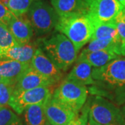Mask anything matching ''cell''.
Returning <instances> with one entry per match:
<instances>
[{"label":"cell","instance_id":"3957f363","mask_svg":"<svg viewBox=\"0 0 125 125\" xmlns=\"http://www.w3.org/2000/svg\"><path fill=\"white\" fill-rule=\"evenodd\" d=\"M55 29L66 36L79 51L91 40L94 25L88 14L74 15L59 18Z\"/></svg>","mask_w":125,"mask_h":125},{"label":"cell","instance_id":"ba28073f","mask_svg":"<svg viewBox=\"0 0 125 125\" xmlns=\"http://www.w3.org/2000/svg\"><path fill=\"white\" fill-rule=\"evenodd\" d=\"M87 3L94 24L113 22L125 8L117 0H90Z\"/></svg>","mask_w":125,"mask_h":125},{"label":"cell","instance_id":"836d02e7","mask_svg":"<svg viewBox=\"0 0 125 125\" xmlns=\"http://www.w3.org/2000/svg\"><path fill=\"white\" fill-rule=\"evenodd\" d=\"M85 1H86V2H88V1H89L90 0H85Z\"/></svg>","mask_w":125,"mask_h":125},{"label":"cell","instance_id":"f1b7e54d","mask_svg":"<svg viewBox=\"0 0 125 125\" xmlns=\"http://www.w3.org/2000/svg\"><path fill=\"white\" fill-rule=\"evenodd\" d=\"M88 125H99L97 123H95L93 120H92L91 119L89 118V122H88Z\"/></svg>","mask_w":125,"mask_h":125},{"label":"cell","instance_id":"4316f807","mask_svg":"<svg viewBox=\"0 0 125 125\" xmlns=\"http://www.w3.org/2000/svg\"><path fill=\"white\" fill-rule=\"evenodd\" d=\"M13 13L6 6L0 3V24L8 27L10 21L13 17Z\"/></svg>","mask_w":125,"mask_h":125},{"label":"cell","instance_id":"484cf974","mask_svg":"<svg viewBox=\"0 0 125 125\" xmlns=\"http://www.w3.org/2000/svg\"><path fill=\"white\" fill-rule=\"evenodd\" d=\"M90 102L87 103L76 115L69 125H88Z\"/></svg>","mask_w":125,"mask_h":125},{"label":"cell","instance_id":"d4e9b609","mask_svg":"<svg viewBox=\"0 0 125 125\" xmlns=\"http://www.w3.org/2000/svg\"><path fill=\"white\" fill-rule=\"evenodd\" d=\"M14 85L10 83H0V107L9 106L10 99L13 94Z\"/></svg>","mask_w":125,"mask_h":125},{"label":"cell","instance_id":"d6a6232c","mask_svg":"<svg viewBox=\"0 0 125 125\" xmlns=\"http://www.w3.org/2000/svg\"><path fill=\"white\" fill-rule=\"evenodd\" d=\"M122 13H123V15H124V18L125 19V7L123 9V10H122Z\"/></svg>","mask_w":125,"mask_h":125},{"label":"cell","instance_id":"4fadbf2b","mask_svg":"<svg viewBox=\"0 0 125 125\" xmlns=\"http://www.w3.org/2000/svg\"><path fill=\"white\" fill-rule=\"evenodd\" d=\"M51 4L60 18L88 14L89 6L85 0H51Z\"/></svg>","mask_w":125,"mask_h":125},{"label":"cell","instance_id":"1f68e13d","mask_svg":"<svg viewBox=\"0 0 125 125\" xmlns=\"http://www.w3.org/2000/svg\"><path fill=\"white\" fill-rule=\"evenodd\" d=\"M2 52H1V50L0 49V60H1L2 59Z\"/></svg>","mask_w":125,"mask_h":125},{"label":"cell","instance_id":"d6986e66","mask_svg":"<svg viewBox=\"0 0 125 125\" xmlns=\"http://www.w3.org/2000/svg\"><path fill=\"white\" fill-rule=\"evenodd\" d=\"M86 52H97L106 50L117 55V43L116 38H106L90 40L88 45L83 49Z\"/></svg>","mask_w":125,"mask_h":125},{"label":"cell","instance_id":"6da1fadb","mask_svg":"<svg viewBox=\"0 0 125 125\" xmlns=\"http://www.w3.org/2000/svg\"><path fill=\"white\" fill-rule=\"evenodd\" d=\"M92 76V93L111 99L118 105L125 102V58L119 57L103 67L93 68Z\"/></svg>","mask_w":125,"mask_h":125},{"label":"cell","instance_id":"cb8c5ba5","mask_svg":"<svg viewBox=\"0 0 125 125\" xmlns=\"http://www.w3.org/2000/svg\"><path fill=\"white\" fill-rule=\"evenodd\" d=\"M0 125H23L22 119L7 107L0 108Z\"/></svg>","mask_w":125,"mask_h":125},{"label":"cell","instance_id":"ffe728a7","mask_svg":"<svg viewBox=\"0 0 125 125\" xmlns=\"http://www.w3.org/2000/svg\"><path fill=\"white\" fill-rule=\"evenodd\" d=\"M114 22L117 29V55L125 56V19L122 11L117 15Z\"/></svg>","mask_w":125,"mask_h":125},{"label":"cell","instance_id":"e575fe53","mask_svg":"<svg viewBox=\"0 0 125 125\" xmlns=\"http://www.w3.org/2000/svg\"><path fill=\"white\" fill-rule=\"evenodd\" d=\"M0 108H1V107H0Z\"/></svg>","mask_w":125,"mask_h":125},{"label":"cell","instance_id":"e0dca14e","mask_svg":"<svg viewBox=\"0 0 125 125\" xmlns=\"http://www.w3.org/2000/svg\"><path fill=\"white\" fill-rule=\"evenodd\" d=\"M119 57L120 56L114 52L106 50L97 52H86L83 50L76 60L85 61L93 68H99Z\"/></svg>","mask_w":125,"mask_h":125},{"label":"cell","instance_id":"7c38bea8","mask_svg":"<svg viewBox=\"0 0 125 125\" xmlns=\"http://www.w3.org/2000/svg\"><path fill=\"white\" fill-rule=\"evenodd\" d=\"M7 27L19 45H27L31 42L34 31L27 15H13Z\"/></svg>","mask_w":125,"mask_h":125},{"label":"cell","instance_id":"83f0119b","mask_svg":"<svg viewBox=\"0 0 125 125\" xmlns=\"http://www.w3.org/2000/svg\"><path fill=\"white\" fill-rule=\"evenodd\" d=\"M0 83H10V84H13L10 81H9L8 79H5L4 77H3V76L1 75V74H0Z\"/></svg>","mask_w":125,"mask_h":125},{"label":"cell","instance_id":"4dcf8cb0","mask_svg":"<svg viewBox=\"0 0 125 125\" xmlns=\"http://www.w3.org/2000/svg\"><path fill=\"white\" fill-rule=\"evenodd\" d=\"M117 1H118L124 7H125V0H117Z\"/></svg>","mask_w":125,"mask_h":125},{"label":"cell","instance_id":"30bf717a","mask_svg":"<svg viewBox=\"0 0 125 125\" xmlns=\"http://www.w3.org/2000/svg\"><path fill=\"white\" fill-rule=\"evenodd\" d=\"M56 83V82L55 81L45 77L30 67L15 83L13 93H17L40 87L49 88Z\"/></svg>","mask_w":125,"mask_h":125},{"label":"cell","instance_id":"2e32d148","mask_svg":"<svg viewBox=\"0 0 125 125\" xmlns=\"http://www.w3.org/2000/svg\"><path fill=\"white\" fill-rule=\"evenodd\" d=\"M93 67L89 63L83 61L76 60L71 72L65 79L75 81L81 85H93L94 80L92 76Z\"/></svg>","mask_w":125,"mask_h":125},{"label":"cell","instance_id":"5b68a950","mask_svg":"<svg viewBox=\"0 0 125 125\" xmlns=\"http://www.w3.org/2000/svg\"><path fill=\"white\" fill-rule=\"evenodd\" d=\"M89 118L99 125H125L122 109L101 96L90 101Z\"/></svg>","mask_w":125,"mask_h":125},{"label":"cell","instance_id":"9a60e30c","mask_svg":"<svg viewBox=\"0 0 125 125\" xmlns=\"http://www.w3.org/2000/svg\"><path fill=\"white\" fill-rule=\"evenodd\" d=\"M38 46L36 43L17 45L2 52V59H11L19 62L30 63Z\"/></svg>","mask_w":125,"mask_h":125},{"label":"cell","instance_id":"9c48e42d","mask_svg":"<svg viewBox=\"0 0 125 125\" xmlns=\"http://www.w3.org/2000/svg\"><path fill=\"white\" fill-rule=\"evenodd\" d=\"M44 110L50 125H69L77 114L59 102L52 94L44 104Z\"/></svg>","mask_w":125,"mask_h":125},{"label":"cell","instance_id":"603a6c76","mask_svg":"<svg viewBox=\"0 0 125 125\" xmlns=\"http://www.w3.org/2000/svg\"><path fill=\"white\" fill-rule=\"evenodd\" d=\"M19 45L13 36H12L8 27L0 24V49L1 52Z\"/></svg>","mask_w":125,"mask_h":125},{"label":"cell","instance_id":"ac0fdd59","mask_svg":"<svg viewBox=\"0 0 125 125\" xmlns=\"http://www.w3.org/2000/svg\"><path fill=\"white\" fill-rule=\"evenodd\" d=\"M22 114L23 125H50L45 115L44 104L29 106Z\"/></svg>","mask_w":125,"mask_h":125},{"label":"cell","instance_id":"f546056e","mask_svg":"<svg viewBox=\"0 0 125 125\" xmlns=\"http://www.w3.org/2000/svg\"><path fill=\"white\" fill-rule=\"evenodd\" d=\"M122 113H123V115H124V117H125V102L122 104Z\"/></svg>","mask_w":125,"mask_h":125},{"label":"cell","instance_id":"44dd1931","mask_svg":"<svg viewBox=\"0 0 125 125\" xmlns=\"http://www.w3.org/2000/svg\"><path fill=\"white\" fill-rule=\"evenodd\" d=\"M94 25V31L90 40L117 37L116 25L114 21L111 22L96 24Z\"/></svg>","mask_w":125,"mask_h":125},{"label":"cell","instance_id":"7a4b0ae2","mask_svg":"<svg viewBox=\"0 0 125 125\" xmlns=\"http://www.w3.org/2000/svg\"><path fill=\"white\" fill-rule=\"evenodd\" d=\"M38 47L62 72L67 70L76 62L78 50L65 36L61 33L40 39Z\"/></svg>","mask_w":125,"mask_h":125},{"label":"cell","instance_id":"8992f818","mask_svg":"<svg viewBox=\"0 0 125 125\" xmlns=\"http://www.w3.org/2000/svg\"><path fill=\"white\" fill-rule=\"evenodd\" d=\"M88 94L87 86L65 79L54 90L52 96L72 111L78 113L85 104Z\"/></svg>","mask_w":125,"mask_h":125},{"label":"cell","instance_id":"7402d4cb","mask_svg":"<svg viewBox=\"0 0 125 125\" xmlns=\"http://www.w3.org/2000/svg\"><path fill=\"white\" fill-rule=\"evenodd\" d=\"M34 0H9L8 9L15 16L27 13Z\"/></svg>","mask_w":125,"mask_h":125},{"label":"cell","instance_id":"5bb4252c","mask_svg":"<svg viewBox=\"0 0 125 125\" xmlns=\"http://www.w3.org/2000/svg\"><path fill=\"white\" fill-rule=\"evenodd\" d=\"M30 67V63L4 58L0 60V74L15 85L19 78Z\"/></svg>","mask_w":125,"mask_h":125},{"label":"cell","instance_id":"277c9868","mask_svg":"<svg viewBox=\"0 0 125 125\" xmlns=\"http://www.w3.org/2000/svg\"><path fill=\"white\" fill-rule=\"evenodd\" d=\"M27 15L34 33L39 37L45 36L56 29L60 18L52 6L42 0H34Z\"/></svg>","mask_w":125,"mask_h":125},{"label":"cell","instance_id":"52a82bcc","mask_svg":"<svg viewBox=\"0 0 125 125\" xmlns=\"http://www.w3.org/2000/svg\"><path fill=\"white\" fill-rule=\"evenodd\" d=\"M52 94L49 88L47 87H40L13 93L9 106L17 114L21 115L29 106L45 104Z\"/></svg>","mask_w":125,"mask_h":125},{"label":"cell","instance_id":"8fae6325","mask_svg":"<svg viewBox=\"0 0 125 125\" xmlns=\"http://www.w3.org/2000/svg\"><path fill=\"white\" fill-rule=\"evenodd\" d=\"M31 67L45 77L56 83L62 79L63 74L38 47L30 62Z\"/></svg>","mask_w":125,"mask_h":125}]
</instances>
